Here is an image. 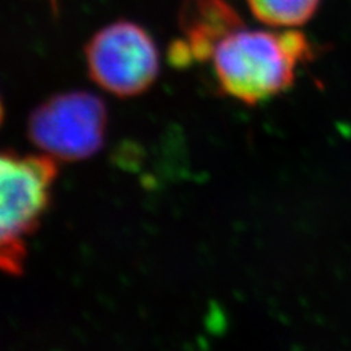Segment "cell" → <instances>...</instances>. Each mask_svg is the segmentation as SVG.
I'll use <instances>...</instances> for the list:
<instances>
[{"label": "cell", "mask_w": 351, "mask_h": 351, "mask_svg": "<svg viewBox=\"0 0 351 351\" xmlns=\"http://www.w3.org/2000/svg\"><path fill=\"white\" fill-rule=\"evenodd\" d=\"M311 46L299 31H230L211 54L214 76L221 91L246 104H258L291 85Z\"/></svg>", "instance_id": "cell-1"}, {"label": "cell", "mask_w": 351, "mask_h": 351, "mask_svg": "<svg viewBox=\"0 0 351 351\" xmlns=\"http://www.w3.org/2000/svg\"><path fill=\"white\" fill-rule=\"evenodd\" d=\"M58 161L44 154L0 151V271L21 276L53 201Z\"/></svg>", "instance_id": "cell-2"}, {"label": "cell", "mask_w": 351, "mask_h": 351, "mask_svg": "<svg viewBox=\"0 0 351 351\" xmlns=\"http://www.w3.org/2000/svg\"><path fill=\"white\" fill-rule=\"evenodd\" d=\"M108 112L90 91L54 94L32 110L27 136L40 154L58 162H78L100 152L107 136Z\"/></svg>", "instance_id": "cell-3"}, {"label": "cell", "mask_w": 351, "mask_h": 351, "mask_svg": "<svg viewBox=\"0 0 351 351\" xmlns=\"http://www.w3.org/2000/svg\"><path fill=\"white\" fill-rule=\"evenodd\" d=\"M84 56L91 81L119 98L147 93L161 69L152 36L136 22L125 19L98 29L85 44Z\"/></svg>", "instance_id": "cell-4"}, {"label": "cell", "mask_w": 351, "mask_h": 351, "mask_svg": "<svg viewBox=\"0 0 351 351\" xmlns=\"http://www.w3.org/2000/svg\"><path fill=\"white\" fill-rule=\"evenodd\" d=\"M241 24L227 0H183L179 12L182 37L171 44L170 60L174 66L210 60L219 40Z\"/></svg>", "instance_id": "cell-5"}, {"label": "cell", "mask_w": 351, "mask_h": 351, "mask_svg": "<svg viewBox=\"0 0 351 351\" xmlns=\"http://www.w3.org/2000/svg\"><path fill=\"white\" fill-rule=\"evenodd\" d=\"M321 0H247L256 19L271 27L294 28L309 21Z\"/></svg>", "instance_id": "cell-6"}, {"label": "cell", "mask_w": 351, "mask_h": 351, "mask_svg": "<svg viewBox=\"0 0 351 351\" xmlns=\"http://www.w3.org/2000/svg\"><path fill=\"white\" fill-rule=\"evenodd\" d=\"M5 120V104L2 101V97H0V126H2Z\"/></svg>", "instance_id": "cell-7"}]
</instances>
